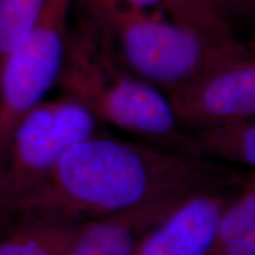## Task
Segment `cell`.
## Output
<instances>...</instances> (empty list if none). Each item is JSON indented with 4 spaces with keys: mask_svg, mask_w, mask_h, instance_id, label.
I'll use <instances>...</instances> for the list:
<instances>
[{
    "mask_svg": "<svg viewBox=\"0 0 255 255\" xmlns=\"http://www.w3.org/2000/svg\"><path fill=\"white\" fill-rule=\"evenodd\" d=\"M246 177L212 159L96 133L70 146L5 223H88L158 201L238 188Z\"/></svg>",
    "mask_w": 255,
    "mask_h": 255,
    "instance_id": "cell-1",
    "label": "cell"
},
{
    "mask_svg": "<svg viewBox=\"0 0 255 255\" xmlns=\"http://www.w3.org/2000/svg\"><path fill=\"white\" fill-rule=\"evenodd\" d=\"M57 85L97 122L144 137L165 150L199 157L167 96L128 71L98 28L83 21L77 30L69 28Z\"/></svg>",
    "mask_w": 255,
    "mask_h": 255,
    "instance_id": "cell-2",
    "label": "cell"
},
{
    "mask_svg": "<svg viewBox=\"0 0 255 255\" xmlns=\"http://www.w3.org/2000/svg\"><path fill=\"white\" fill-rule=\"evenodd\" d=\"M100 30L124 68L165 96L253 52L234 34L201 33L133 6L120 9Z\"/></svg>",
    "mask_w": 255,
    "mask_h": 255,
    "instance_id": "cell-3",
    "label": "cell"
},
{
    "mask_svg": "<svg viewBox=\"0 0 255 255\" xmlns=\"http://www.w3.org/2000/svg\"><path fill=\"white\" fill-rule=\"evenodd\" d=\"M97 121L62 96L41 102L15 127L0 150V226L40 186L70 146L97 133Z\"/></svg>",
    "mask_w": 255,
    "mask_h": 255,
    "instance_id": "cell-4",
    "label": "cell"
},
{
    "mask_svg": "<svg viewBox=\"0 0 255 255\" xmlns=\"http://www.w3.org/2000/svg\"><path fill=\"white\" fill-rule=\"evenodd\" d=\"M72 0H47L30 34L0 68V150L15 127L57 84Z\"/></svg>",
    "mask_w": 255,
    "mask_h": 255,
    "instance_id": "cell-5",
    "label": "cell"
},
{
    "mask_svg": "<svg viewBox=\"0 0 255 255\" xmlns=\"http://www.w3.org/2000/svg\"><path fill=\"white\" fill-rule=\"evenodd\" d=\"M167 97L180 126L189 131L226 121L254 119V53L210 70Z\"/></svg>",
    "mask_w": 255,
    "mask_h": 255,
    "instance_id": "cell-6",
    "label": "cell"
},
{
    "mask_svg": "<svg viewBox=\"0 0 255 255\" xmlns=\"http://www.w3.org/2000/svg\"><path fill=\"white\" fill-rule=\"evenodd\" d=\"M240 188L206 191L187 199L133 255H208L223 210Z\"/></svg>",
    "mask_w": 255,
    "mask_h": 255,
    "instance_id": "cell-7",
    "label": "cell"
},
{
    "mask_svg": "<svg viewBox=\"0 0 255 255\" xmlns=\"http://www.w3.org/2000/svg\"><path fill=\"white\" fill-rule=\"evenodd\" d=\"M186 200L158 201L85 223L66 255H133L149 234Z\"/></svg>",
    "mask_w": 255,
    "mask_h": 255,
    "instance_id": "cell-8",
    "label": "cell"
},
{
    "mask_svg": "<svg viewBox=\"0 0 255 255\" xmlns=\"http://www.w3.org/2000/svg\"><path fill=\"white\" fill-rule=\"evenodd\" d=\"M85 223L14 220L0 227V255H66Z\"/></svg>",
    "mask_w": 255,
    "mask_h": 255,
    "instance_id": "cell-9",
    "label": "cell"
},
{
    "mask_svg": "<svg viewBox=\"0 0 255 255\" xmlns=\"http://www.w3.org/2000/svg\"><path fill=\"white\" fill-rule=\"evenodd\" d=\"M199 157L218 158L254 168L255 121L232 120L188 131Z\"/></svg>",
    "mask_w": 255,
    "mask_h": 255,
    "instance_id": "cell-10",
    "label": "cell"
},
{
    "mask_svg": "<svg viewBox=\"0 0 255 255\" xmlns=\"http://www.w3.org/2000/svg\"><path fill=\"white\" fill-rule=\"evenodd\" d=\"M208 255H255L254 173L223 210Z\"/></svg>",
    "mask_w": 255,
    "mask_h": 255,
    "instance_id": "cell-11",
    "label": "cell"
},
{
    "mask_svg": "<svg viewBox=\"0 0 255 255\" xmlns=\"http://www.w3.org/2000/svg\"><path fill=\"white\" fill-rule=\"evenodd\" d=\"M47 0H0V68L37 24Z\"/></svg>",
    "mask_w": 255,
    "mask_h": 255,
    "instance_id": "cell-12",
    "label": "cell"
},
{
    "mask_svg": "<svg viewBox=\"0 0 255 255\" xmlns=\"http://www.w3.org/2000/svg\"><path fill=\"white\" fill-rule=\"evenodd\" d=\"M162 8L171 21L207 34H233L226 24L203 0H161Z\"/></svg>",
    "mask_w": 255,
    "mask_h": 255,
    "instance_id": "cell-13",
    "label": "cell"
},
{
    "mask_svg": "<svg viewBox=\"0 0 255 255\" xmlns=\"http://www.w3.org/2000/svg\"><path fill=\"white\" fill-rule=\"evenodd\" d=\"M78 4L84 15L83 23L97 28L104 27L116 12L128 6H133L145 12L152 8L163 9L161 0H78Z\"/></svg>",
    "mask_w": 255,
    "mask_h": 255,
    "instance_id": "cell-14",
    "label": "cell"
},
{
    "mask_svg": "<svg viewBox=\"0 0 255 255\" xmlns=\"http://www.w3.org/2000/svg\"><path fill=\"white\" fill-rule=\"evenodd\" d=\"M220 18L233 28V21L253 13L254 0H203Z\"/></svg>",
    "mask_w": 255,
    "mask_h": 255,
    "instance_id": "cell-15",
    "label": "cell"
}]
</instances>
